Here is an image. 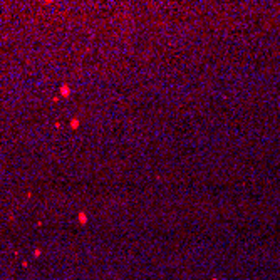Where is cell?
<instances>
[{
	"mask_svg": "<svg viewBox=\"0 0 280 280\" xmlns=\"http://www.w3.org/2000/svg\"><path fill=\"white\" fill-rule=\"evenodd\" d=\"M60 94H62L64 97H67V96L71 94V89H69V86H67V84H62V86H60Z\"/></svg>",
	"mask_w": 280,
	"mask_h": 280,
	"instance_id": "cell-1",
	"label": "cell"
},
{
	"mask_svg": "<svg viewBox=\"0 0 280 280\" xmlns=\"http://www.w3.org/2000/svg\"><path fill=\"white\" fill-rule=\"evenodd\" d=\"M77 218H79V221H80V223H82V225H86V223H87V215L84 213V211H80V213H79V216H77Z\"/></svg>",
	"mask_w": 280,
	"mask_h": 280,
	"instance_id": "cell-2",
	"label": "cell"
},
{
	"mask_svg": "<svg viewBox=\"0 0 280 280\" xmlns=\"http://www.w3.org/2000/svg\"><path fill=\"white\" fill-rule=\"evenodd\" d=\"M71 127H72V129H77V127H79V119H77V118H74V119L71 121Z\"/></svg>",
	"mask_w": 280,
	"mask_h": 280,
	"instance_id": "cell-3",
	"label": "cell"
}]
</instances>
